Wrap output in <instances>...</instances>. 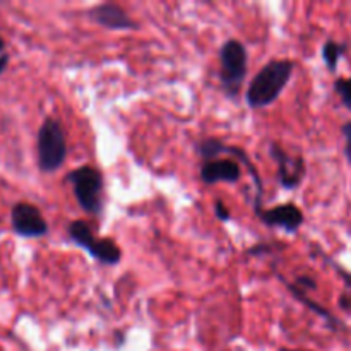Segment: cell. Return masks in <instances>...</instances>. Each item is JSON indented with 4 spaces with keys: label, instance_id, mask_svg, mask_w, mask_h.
<instances>
[{
    "label": "cell",
    "instance_id": "1",
    "mask_svg": "<svg viewBox=\"0 0 351 351\" xmlns=\"http://www.w3.org/2000/svg\"><path fill=\"white\" fill-rule=\"evenodd\" d=\"M295 71V62L290 58L271 60L254 75L245 93V101L250 108H266L273 105L287 84L290 82Z\"/></svg>",
    "mask_w": 351,
    "mask_h": 351
},
{
    "label": "cell",
    "instance_id": "2",
    "mask_svg": "<svg viewBox=\"0 0 351 351\" xmlns=\"http://www.w3.org/2000/svg\"><path fill=\"white\" fill-rule=\"evenodd\" d=\"M38 168L43 173H53L60 170L67 158V139L60 122L55 119H45L36 136Z\"/></svg>",
    "mask_w": 351,
    "mask_h": 351
},
{
    "label": "cell",
    "instance_id": "3",
    "mask_svg": "<svg viewBox=\"0 0 351 351\" xmlns=\"http://www.w3.org/2000/svg\"><path fill=\"white\" fill-rule=\"evenodd\" d=\"M247 50L239 40H228L219 48V81L228 98L240 95L247 75Z\"/></svg>",
    "mask_w": 351,
    "mask_h": 351
},
{
    "label": "cell",
    "instance_id": "4",
    "mask_svg": "<svg viewBox=\"0 0 351 351\" xmlns=\"http://www.w3.org/2000/svg\"><path fill=\"white\" fill-rule=\"evenodd\" d=\"M79 206L88 215H99L103 211V177L95 167L75 168L67 175Z\"/></svg>",
    "mask_w": 351,
    "mask_h": 351
},
{
    "label": "cell",
    "instance_id": "5",
    "mask_svg": "<svg viewBox=\"0 0 351 351\" xmlns=\"http://www.w3.org/2000/svg\"><path fill=\"white\" fill-rule=\"evenodd\" d=\"M69 239L77 247L84 249L91 257H95L98 263L106 266H115L122 259V250L113 242L112 239H96L91 226L82 219H74L69 225Z\"/></svg>",
    "mask_w": 351,
    "mask_h": 351
},
{
    "label": "cell",
    "instance_id": "6",
    "mask_svg": "<svg viewBox=\"0 0 351 351\" xmlns=\"http://www.w3.org/2000/svg\"><path fill=\"white\" fill-rule=\"evenodd\" d=\"M197 151L201 154V158L206 161H213L218 160L219 154H230V156L235 158L239 163L245 165V168L249 170L250 177H252L254 184L257 187V199H256V213H259L263 209V194H264V187H263V178H261L259 171L256 170L254 163L250 161L249 154L245 153L243 149L237 146H228V144L221 143L219 139H215V137H209V139H202L201 143L197 144Z\"/></svg>",
    "mask_w": 351,
    "mask_h": 351
},
{
    "label": "cell",
    "instance_id": "7",
    "mask_svg": "<svg viewBox=\"0 0 351 351\" xmlns=\"http://www.w3.org/2000/svg\"><path fill=\"white\" fill-rule=\"evenodd\" d=\"M10 225L16 235L24 239H40L48 233V223L45 221L40 209L29 202H17L10 209Z\"/></svg>",
    "mask_w": 351,
    "mask_h": 351
},
{
    "label": "cell",
    "instance_id": "8",
    "mask_svg": "<svg viewBox=\"0 0 351 351\" xmlns=\"http://www.w3.org/2000/svg\"><path fill=\"white\" fill-rule=\"evenodd\" d=\"M271 158L276 161L278 165V180L280 185L287 191H293L298 185L302 184L305 177V161L304 158L298 154V156H290L287 151L281 146H278L276 143H271Z\"/></svg>",
    "mask_w": 351,
    "mask_h": 351
},
{
    "label": "cell",
    "instance_id": "9",
    "mask_svg": "<svg viewBox=\"0 0 351 351\" xmlns=\"http://www.w3.org/2000/svg\"><path fill=\"white\" fill-rule=\"evenodd\" d=\"M261 221L271 228H283L287 233H295L304 225V213L295 202H285L257 213Z\"/></svg>",
    "mask_w": 351,
    "mask_h": 351
},
{
    "label": "cell",
    "instance_id": "10",
    "mask_svg": "<svg viewBox=\"0 0 351 351\" xmlns=\"http://www.w3.org/2000/svg\"><path fill=\"white\" fill-rule=\"evenodd\" d=\"M88 16L93 23L110 31H134L137 23L117 3H99L88 10Z\"/></svg>",
    "mask_w": 351,
    "mask_h": 351
},
{
    "label": "cell",
    "instance_id": "11",
    "mask_svg": "<svg viewBox=\"0 0 351 351\" xmlns=\"http://www.w3.org/2000/svg\"><path fill=\"white\" fill-rule=\"evenodd\" d=\"M242 177V168L237 160H213L206 161L201 167V180L206 185H215L219 182L237 184Z\"/></svg>",
    "mask_w": 351,
    "mask_h": 351
},
{
    "label": "cell",
    "instance_id": "12",
    "mask_svg": "<svg viewBox=\"0 0 351 351\" xmlns=\"http://www.w3.org/2000/svg\"><path fill=\"white\" fill-rule=\"evenodd\" d=\"M348 50V45L346 43H338L335 40H328L322 45V60L328 65V69L331 72H335L338 69L339 60L345 55V51Z\"/></svg>",
    "mask_w": 351,
    "mask_h": 351
},
{
    "label": "cell",
    "instance_id": "13",
    "mask_svg": "<svg viewBox=\"0 0 351 351\" xmlns=\"http://www.w3.org/2000/svg\"><path fill=\"white\" fill-rule=\"evenodd\" d=\"M287 287H288V290H290V293L293 295V297L297 298V300H300L302 304L305 305V307H308V308H311V311H314L315 314H319V315H321V317H324L326 321H328L329 324L332 326V328H336V326H338V321H336V319L332 317V315L329 314V312L326 311V308H322L321 305L314 304V302H312L311 298H308L307 295L304 293V291H300L297 287H293V285H291V283H287Z\"/></svg>",
    "mask_w": 351,
    "mask_h": 351
},
{
    "label": "cell",
    "instance_id": "14",
    "mask_svg": "<svg viewBox=\"0 0 351 351\" xmlns=\"http://www.w3.org/2000/svg\"><path fill=\"white\" fill-rule=\"evenodd\" d=\"M335 91L338 93L341 103L351 110V77H338L335 81Z\"/></svg>",
    "mask_w": 351,
    "mask_h": 351
},
{
    "label": "cell",
    "instance_id": "15",
    "mask_svg": "<svg viewBox=\"0 0 351 351\" xmlns=\"http://www.w3.org/2000/svg\"><path fill=\"white\" fill-rule=\"evenodd\" d=\"M291 285H293V287H297L300 291H304V293L305 291H311V290H315V288H317V283H315L314 278H311V276H298L297 281Z\"/></svg>",
    "mask_w": 351,
    "mask_h": 351
},
{
    "label": "cell",
    "instance_id": "16",
    "mask_svg": "<svg viewBox=\"0 0 351 351\" xmlns=\"http://www.w3.org/2000/svg\"><path fill=\"white\" fill-rule=\"evenodd\" d=\"M343 137H345V156L351 165V120L350 122H345L341 127Z\"/></svg>",
    "mask_w": 351,
    "mask_h": 351
},
{
    "label": "cell",
    "instance_id": "17",
    "mask_svg": "<svg viewBox=\"0 0 351 351\" xmlns=\"http://www.w3.org/2000/svg\"><path fill=\"white\" fill-rule=\"evenodd\" d=\"M215 213H216V218H218L219 221H228L230 219V211L226 209V206L223 204L221 201H216Z\"/></svg>",
    "mask_w": 351,
    "mask_h": 351
},
{
    "label": "cell",
    "instance_id": "18",
    "mask_svg": "<svg viewBox=\"0 0 351 351\" xmlns=\"http://www.w3.org/2000/svg\"><path fill=\"white\" fill-rule=\"evenodd\" d=\"M273 252V247L266 245V243H261V245H254L252 249L247 250V256H263V254Z\"/></svg>",
    "mask_w": 351,
    "mask_h": 351
},
{
    "label": "cell",
    "instance_id": "19",
    "mask_svg": "<svg viewBox=\"0 0 351 351\" xmlns=\"http://www.w3.org/2000/svg\"><path fill=\"white\" fill-rule=\"evenodd\" d=\"M7 64H9V55L2 53L0 55V74H3V71L7 69Z\"/></svg>",
    "mask_w": 351,
    "mask_h": 351
},
{
    "label": "cell",
    "instance_id": "20",
    "mask_svg": "<svg viewBox=\"0 0 351 351\" xmlns=\"http://www.w3.org/2000/svg\"><path fill=\"white\" fill-rule=\"evenodd\" d=\"M3 48H5V43H3V38L0 36V55L3 53Z\"/></svg>",
    "mask_w": 351,
    "mask_h": 351
},
{
    "label": "cell",
    "instance_id": "21",
    "mask_svg": "<svg viewBox=\"0 0 351 351\" xmlns=\"http://www.w3.org/2000/svg\"><path fill=\"white\" fill-rule=\"evenodd\" d=\"M280 351H308V350H288V348H281Z\"/></svg>",
    "mask_w": 351,
    "mask_h": 351
}]
</instances>
